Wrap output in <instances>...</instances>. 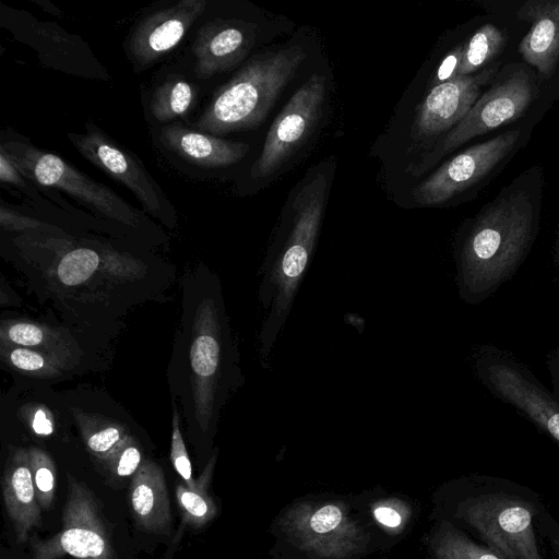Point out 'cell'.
I'll use <instances>...</instances> for the list:
<instances>
[{
  "label": "cell",
  "mask_w": 559,
  "mask_h": 559,
  "mask_svg": "<svg viewBox=\"0 0 559 559\" xmlns=\"http://www.w3.org/2000/svg\"><path fill=\"white\" fill-rule=\"evenodd\" d=\"M16 269L60 322L108 340L136 305L158 299L175 278L166 262L90 239H27Z\"/></svg>",
  "instance_id": "obj_1"
},
{
  "label": "cell",
  "mask_w": 559,
  "mask_h": 559,
  "mask_svg": "<svg viewBox=\"0 0 559 559\" xmlns=\"http://www.w3.org/2000/svg\"><path fill=\"white\" fill-rule=\"evenodd\" d=\"M166 377L188 437L211 442L243 376L221 280L204 264L187 271L182 280L180 321Z\"/></svg>",
  "instance_id": "obj_2"
},
{
  "label": "cell",
  "mask_w": 559,
  "mask_h": 559,
  "mask_svg": "<svg viewBox=\"0 0 559 559\" xmlns=\"http://www.w3.org/2000/svg\"><path fill=\"white\" fill-rule=\"evenodd\" d=\"M535 235L534 209L523 191L506 194L488 205L455 248L460 298L472 306L490 298L516 274Z\"/></svg>",
  "instance_id": "obj_3"
},
{
  "label": "cell",
  "mask_w": 559,
  "mask_h": 559,
  "mask_svg": "<svg viewBox=\"0 0 559 559\" xmlns=\"http://www.w3.org/2000/svg\"><path fill=\"white\" fill-rule=\"evenodd\" d=\"M329 180L317 173L302 185L294 202V215L284 237L276 242L260 271L259 301L265 312L259 333V354L264 368L293 308L310 263L326 203Z\"/></svg>",
  "instance_id": "obj_4"
},
{
  "label": "cell",
  "mask_w": 559,
  "mask_h": 559,
  "mask_svg": "<svg viewBox=\"0 0 559 559\" xmlns=\"http://www.w3.org/2000/svg\"><path fill=\"white\" fill-rule=\"evenodd\" d=\"M457 516L503 559H545L537 521L542 496L508 478L475 475L463 481Z\"/></svg>",
  "instance_id": "obj_5"
},
{
  "label": "cell",
  "mask_w": 559,
  "mask_h": 559,
  "mask_svg": "<svg viewBox=\"0 0 559 559\" xmlns=\"http://www.w3.org/2000/svg\"><path fill=\"white\" fill-rule=\"evenodd\" d=\"M306 56L298 45L251 58L215 93L197 122L198 129L216 136L258 127Z\"/></svg>",
  "instance_id": "obj_6"
},
{
  "label": "cell",
  "mask_w": 559,
  "mask_h": 559,
  "mask_svg": "<svg viewBox=\"0 0 559 559\" xmlns=\"http://www.w3.org/2000/svg\"><path fill=\"white\" fill-rule=\"evenodd\" d=\"M473 371L497 400L516 411L559 445V401L513 353L492 344L473 355Z\"/></svg>",
  "instance_id": "obj_7"
},
{
  "label": "cell",
  "mask_w": 559,
  "mask_h": 559,
  "mask_svg": "<svg viewBox=\"0 0 559 559\" xmlns=\"http://www.w3.org/2000/svg\"><path fill=\"white\" fill-rule=\"evenodd\" d=\"M8 158L27 178L46 187L63 190L105 216L140 230L145 217L112 190L68 164L61 157L28 144L9 141L1 144Z\"/></svg>",
  "instance_id": "obj_8"
},
{
  "label": "cell",
  "mask_w": 559,
  "mask_h": 559,
  "mask_svg": "<svg viewBox=\"0 0 559 559\" xmlns=\"http://www.w3.org/2000/svg\"><path fill=\"white\" fill-rule=\"evenodd\" d=\"M68 425H72L86 450L100 462L108 459L140 429L132 416L106 391L76 388L59 392Z\"/></svg>",
  "instance_id": "obj_9"
},
{
  "label": "cell",
  "mask_w": 559,
  "mask_h": 559,
  "mask_svg": "<svg viewBox=\"0 0 559 559\" xmlns=\"http://www.w3.org/2000/svg\"><path fill=\"white\" fill-rule=\"evenodd\" d=\"M109 341L63 322L51 324L29 318H2L0 343L47 353L66 359L85 372L105 367Z\"/></svg>",
  "instance_id": "obj_10"
},
{
  "label": "cell",
  "mask_w": 559,
  "mask_h": 559,
  "mask_svg": "<svg viewBox=\"0 0 559 559\" xmlns=\"http://www.w3.org/2000/svg\"><path fill=\"white\" fill-rule=\"evenodd\" d=\"M63 527L53 537L33 542L34 559H112L114 552L90 491L68 474Z\"/></svg>",
  "instance_id": "obj_11"
},
{
  "label": "cell",
  "mask_w": 559,
  "mask_h": 559,
  "mask_svg": "<svg viewBox=\"0 0 559 559\" xmlns=\"http://www.w3.org/2000/svg\"><path fill=\"white\" fill-rule=\"evenodd\" d=\"M325 78L312 74L281 110L265 138L262 152L251 168L253 178L274 173L301 145L322 112Z\"/></svg>",
  "instance_id": "obj_12"
},
{
  "label": "cell",
  "mask_w": 559,
  "mask_h": 559,
  "mask_svg": "<svg viewBox=\"0 0 559 559\" xmlns=\"http://www.w3.org/2000/svg\"><path fill=\"white\" fill-rule=\"evenodd\" d=\"M88 128L84 134H69L76 150L93 165L131 190L145 211L159 218L169 228H174L176 218L168 209L158 185L146 173L140 160L117 146L99 129L92 124H88Z\"/></svg>",
  "instance_id": "obj_13"
},
{
  "label": "cell",
  "mask_w": 559,
  "mask_h": 559,
  "mask_svg": "<svg viewBox=\"0 0 559 559\" xmlns=\"http://www.w3.org/2000/svg\"><path fill=\"white\" fill-rule=\"evenodd\" d=\"M519 136L520 130H512L461 152L413 191L415 200L437 205L477 183L514 148Z\"/></svg>",
  "instance_id": "obj_14"
},
{
  "label": "cell",
  "mask_w": 559,
  "mask_h": 559,
  "mask_svg": "<svg viewBox=\"0 0 559 559\" xmlns=\"http://www.w3.org/2000/svg\"><path fill=\"white\" fill-rule=\"evenodd\" d=\"M536 96L528 72L514 70L497 81L473 105L462 121L445 135L442 148L449 152L468 140L521 117Z\"/></svg>",
  "instance_id": "obj_15"
},
{
  "label": "cell",
  "mask_w": 559,
  "mask_h": 559,
  "mask_svg": "<svg viewBox=\"0 0 559 559\" xmlns=\"http://www.w3.org/2000/svg\"><path fill=\"white\" fill-rule=\"evenodd\" d=\"M498 67L493 63L475 75H460L433 86L417 111L415 126L419 134L431 136L459 124Z\"/></svg>",
  "instance_id": "obj_16"
},
{
  "label": "cell",
  "mask_w": 559,
  "mask_h": 559,
  "mask_svg": "<svg viewBox=\"0 0 559 559\" xmlns=\"http://www.w3.org/2000/svg\"><path fill=\"white\" fill-rule=\"evenodd\" d=\"M205 5V0H181L147 15L128 41L131 59L146 66L169 52L204 12Z\"/></svg>",
  "instance_id": "obj_17"
},
{
  "label": "cell",
  "mask_w": 559,
  "mask_h": 559,
  "mask_svg": "<svg viewBox=\"0 0 559 559\" xmlns=\"http://www.w3.org/2000/svg\"><path fill=\"white\" fill-rule=\"evenodd\" d=\"M254 38L253 24L221 19L206 23L193 45L197 75L207 79L229 70L249 52Z\"/></svg>",
  "instance_id": "obj_18"
},
{
  "label": "cell",
  "mask_w": 559,
  "mask_h": 559,
  "mask_svg": "<svg viewBox=\"0 0 559 559\" xmlns=\"http://www.w3.org/2000/svg\"><path fill=\"white\" fill-rule=\"evenodd\" d=\"M3 500L17 543L28 538L29 531L40 522L27 448L13 447L7 459L2 478Z\"/></svg>",
  "instance_id": "obj_19"
},
{
  "label": "cell",
  "mask_w": 559,
  "mask_h": 559,
  "mask_svg": "<svg viewBox=\"0 0 559 559\" xmlns=\"http://www.w3.org/2000/svg\"><path fill=\"white\" fill-rule=\"evenodd\" d=\"M518 16L531 25L520 44L521 55L542 75L550 76L559 60V0L526 1Z\"/></svg>",
  "instance_id": "obj_20"
},
{
  "label": "cell",
  "mask_w": 559,
  "mask_h": 559,
  "mask_svg": "<svg viewBox=\"0 0 559 559\" xmlns=\"http://www.w3.org/2000/svg\"><path fill=\"white\" fill-rule=\"evenodd\" d=\"M160 142L182 158L205 168H218L241 160L249 146L231 142L203 131H195L180 124L162 129Z\"/></svg>",
  "instance_id": "obj_21"
},
{
  "label": "cell",
  "mask_w": 559,
  "mask_h": 559,
  "mask_svg": "<svg viewBox=\"0 0 559 559\" xmlns=\"http://www.w3.org/2000/svg\"><path fill=\"white\" fill-rule=\"evenodd\" d=\"M130 503L136 523L148 532L168 534L170 506L163 469L152 460H144L132 476Z\"/></svg>",
  "instance_id": "obj_22"
},
{
  "label": "cell",
  "mask_w": 559,
  "mask_h": 559,
  "mask_svg": "<svg viewBox=\"0 0 559 559\" xmlns=\"http://www.w3.org/2000/svg\"><path fill=\"white\" fill-rule=\"evenodd\" d=\"M0 362L16 384L51 386L85 373L76 365L58 356L3 343H0Z\"/></svg>",
  "instance_id": "obj_23"
},
{
  "label": "cell",
  "mask_w": 559,
  "mask_h": 559,
  "mask_svg": "<svg viewBox=\"0 0 559 559\" xmlns=\"http://www.w3.org/2000/svg\"><path fill=\"white\" fill-rule=\"evenodd\" d=\"M216 452L203 469L202 475L192 485L183 480L177 486L176 497L182 512L183 521L188 524L201 526L214 513V504L206 491V486L213 471Z\"/></svg>",
  "instance_id": "obj_24"
},
{
  "label": "cell",
  "mask_w": 559,
  "mask_h": 559,
  "mask_svg": "<svg viewBox=\"0 0 559 559\" xmlns=\"http://www.w3.org/2000/svg\"><path fill=\"white\" fill-rule=\"evenodd\" d=\"M506 44V35L493 24L480 26L464 44L459 75H472L493 58Z\"/></svg>",
  "instance_id": "obj_25"
},
{
  "label": "cell",
  "mask_w": 559,
  "mask_h": 559,
  "mask_svg": "<svg viewBox=\"0 0 559 559\" xmlns=\"http://www.w3.org/2000/svg\"><path fill=\"white\" fill-rule=\"evenodd\" d=\"M193 100L192 86L185 80L170 79L153 93L151 110L158 121H169L183 116Z\"/></svg>",
  "instance_id": "obj_26"
},
{
  "label": "cell",
  "mask_w": 559,
  "mask_h": 559,
  "mask_svg": "<svg viewBox=\"0 0 559 559\" xmlns=\"http://www.w3.org/2000/svg\"><path fill=\"white\" fill-rule=\"evenodd\" d=\"M27 451L37 502L40 509L47 510L55 497V464L49 454L39 447H28Z\"/></svg>",
  "instance_id": "obj_27"
},
{
  "label": "cell",
  "mask_w": 559,
  "mask_h": 559,
  "mask_svg": "<svg viewBox=\"0 0 559 559\" xmlns=\"http://www.w3.org/2000/svg\"><path fill=\"white\" fill-rule=\"evenodd\" d=\"M143 452L138 436L128 439L103 463L118 477L133 476L143 463Z\"/></svg>",
  "instance_id": "obj_28"
},
{
  "label": "cell",
  "mask_w": 559,
  "mask_h": 559,
  "mask_svg": "<svg viewBox=\"0 0 559 559\" xmlns=\"http://www.w3.org/2000/svg\"><path fill=\"white\" fill-rule=\"evenodd\" d=\"M173 416H171V444H170V460L174 468L187 485H192L194 479L192 477L191 461L186 448L185 439L181 432V417L178 406L175 401H171Z\"/></svg>",
  "instance_id": "obj_29"
},
{
  "label": "cell",
  "mask_w": 559,
  "mask_h": 559,
  "mask_svg": "<svg viewBox=\"0 0 559 559\" xmlns=\"http://www.w3.org/2000/svg\"><path fill=\"white\" fill-rule=\"evenodd\" d=\"M449 559H503L499 554L484 544H478L459 534L448 538Z\"/></svg>",
  "instance_id": "obj_30"
},
{
  "label": "cell",
  "mask_w": 559,
  "mask_h": 559,
  "mask_svg": "<svg viewBox=\"0 0 559 559\" xmlns=\"http://www.w3.org/2000/svg\"><path fill=\"white\" fill-rule=\"evenodd\" d=\"M537 531L552 559H559V523L547 509L538 518Z\"/></svg>",
  "instance_id": "obj_31"
},
{
  "label": "cell",
  "mask_w": 559,
  "mask_h": 559,
  "mask_svg": "<svg viewBox=\"0 0 559 559\" xmlns=\"http://www.w3.org/2000/svg\"><path fill=\"white\" fill-rule=\"evenodd\" d=\"M464 44L457 45L454 47L442 60L441 64L437 69L436 75L432 81V85L437 86L439 84L449 82L454 80L459 75V69L462 61Z\"/></svg>",
  "instance_id": "obj_32"
},
{
  "label": "cell",
  "mask_w": 559,
  "mask_h": 559,
  "mask_svg": "<svg viewBox=\"0 0 559 559\" xmlns=\"http://www.w3.org/2000/svg\"><path fill=\"white\" fill-rule=\"evenodd\" d=\"M0 224L5 230L29 231L44 226V223L32 217L13 212L12 210L0 207Z\"/></svg>",
  "instance_id": "obj_33"
},
{
  "label": "cell",
  "mask_w": 559,
  "mask_h": 559,
  "mask_svg": "<svg viewBox=\"0 0 559 559\" xmlns=\"http://www.w3.org/2000/svg\"><path fill=\"white\" fill-rule=\"evenodd\" d=\"M342 519L340 509L335 506H325L311 518L310 525L317 533H326L335 528Z\"/></svg>",
  "instance_id": "obj_34"
},
{
  "label": "cell",
  "mask_w": 559,
  "mask_h": 559,
  "mask_svg": "<svg viewBox=\"0 0 559 559\" xmlns=\"http://www.w3.org/2000/svg\"><path fill=\"white\" fill-rule=\"evenodd\" d=\"M0 179L15 186L23 187L24 181L17 167L0 151Z\"/></svg>",
  "instance_id": "obj_35"
},
{
  "label": "cell",
  "mask_w": 559,
  "mask_h": 559,
  "mask_svg": "<svg viewBox=\"0 0 559 559\" xmlns=\"http://www.w3.org/2000/svg\"><path fill=\"white\" fill-rule=\"evenodd\" d=\"M546 367L550 378L551 392L559 401V346L547 354Z\"/></svg>",
  "instance_id": "obj_36"
},
{
  "label": "cell",
  "mask_w": 559,
  "mask_h": 559,
  "mask_svg": "<svg viewBox=\"0 0 559 559\" xmlns=\"http://www.w3.org/2000/svg\"><path fill=\"white\" fill-rule=\"evenodd\" d=\"M374 515L379 522L386 526H397L401 522V516L396 511L388 507H380L374 510Z\"/></svg>",
  "instance_id": "obj_37"
}]
</instances>
